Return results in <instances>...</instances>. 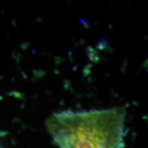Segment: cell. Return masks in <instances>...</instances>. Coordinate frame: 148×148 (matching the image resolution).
<instances>
[{
	"instance_id": "cell-1",
	"label": "cell",
	"mask_w": 148,
	"mask_h": 148,
	"mask_svg": "<svg viewBox=\"0 0 148 148\" xmlns=\"http://www.w3.org/2000/svg\"><path fill=\"white\" fill-rule=\"evenodd\" d=\"M125 110L64 111L45 122L48 132L59 148H123Z\"/></svg>"
}]
</instances>
